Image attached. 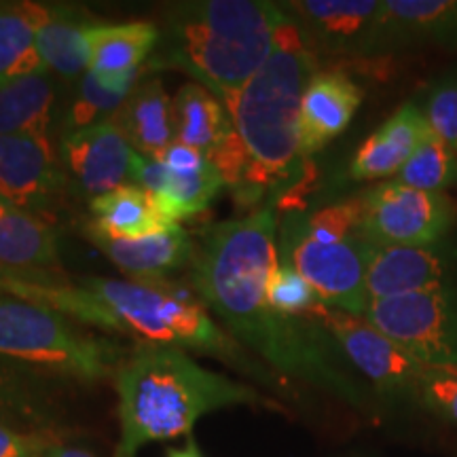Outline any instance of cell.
Here are the masks:
<instances>
[{
  "label": "cell",
  "instance_id": "6da1fadb",
  "mask_svg": "<svg viewBox=\"0 0 457 457\" xmlns=\"http://www.w3.org/2000/svg\"><path fill=\"white\" fill-rule=\"evenodd\" d=\"M278 265V216L267 205L205 228L195 244L188 279L239 345L286 377L360 404L362 392L341 369L333 337L307 316H282L267 305V282Z\"/></svg>",
  "mask_w": 457,
  "mask_h": 457
},
{
  "label": "cell",
  "instance_id": "7a4b0ae2",
  "mask_svg": "<svg viewBox=\"0 0 457 457\" xmlns=\"http://www.w3.org/2000/svg\"><path fill=\"white\" fill-rule=\"evenodd\" d=\"M112 386L121 424L114 457H136L148 443L188 436L212 411L267 404L254 387L204 369L185 350L146 341L125 353Z\"/></svg>",
  "mask_w": 457,
  "mask_h": 457
},
{
  "label": "cell",
  "instance_id": "3957f363",
  "mask_svg": "<svg viewBox=\"0 0 457 457\" xmlns=\"http://www.w3.org/2000/svg\"><path fill=\"white\" fill-rule=\"evenodd\" d=\"M265 0H193L168 11L146 71H180L227 108L261 71L286 21Z\"/></svg>",
  "mask_w": 457,
  "mask_h": 457
},
{
  "label": "cell",
  "instance_id": "277c9868",
  "mask_svg": "<svg viewBox=\"0 0 457 457\" xmlns=\"http://www.w3.org/2000/svg\"><path fill=\"white\" fill-rule=\"evenodd\" d=\"M316 72L318 54L288 15L271 55L227 108L248 157L237 202L254 205L271 188H286L301 179L305 159L299 148V112Z\"/></svg>",
  "mask_w": 457,
  "mask_h": 457
},
{
  "label": "cell",
  "instance_id": "5b68a950",
  "mask_svg": "<svg viewBox=\"0 0 457 457\" xmlns=\"http://www.w3.org/2000/svg\"><path fill=\"white\" fill-rule=\"evenodd\" d=\"M358 197L286 216L279 233V262L295 267L335 310L364 316L369 310L367 270L373 244L360 233Z\"/></svg>",
  "mask_w": 457,
  "mask_h": 457
},
{
  "label": "cell",
  "instance_id": "8992f818",
  "mask_svg": "<svg viewBox=\"0 0 457 457\" xmlns=\"http://www.w3.org/2000/svg\"><path fill=\"white\" fill-rule=\"evenodd\" d=\"M77 286L106 307L121 333L157 345L225 358L231 364H250L244 347L216 327L195 290L168 279L81 278Z\"/></svg>",
  "mask_w": 457,
  "mask_h": 457
},
{
  "label": "cell",
  "instance_id": "52a82bcc",
  "mask_svg": "<svg viewBox=\"0 0 457 457\" xmlns=\"http://www.w3.org/2000/svg\"><path fill=\"white\" fill-rule=\"evenodd\" d=\"M125 352L117 341L89 333L71 316L15 296H0V358L62 379H112Z\"/></svg>",
  "mask_w": 457,
  "mask_h": 457
},
{
  "label": "cell",
  "instance_id": "ba28073f",
  "mask_svg": "<svg viewBox=\"0 0 457 457\" xmlns=\"http://www.w3.org/2000/svg\"><path fill=\"white\" fill-rule=\"evenodd\" d=\"M364 318L424 367H457V284L370 301Z\"/></svg>",
  "mask_w": 457,
  "mask_h": 457
},
{
  "label": "cell",
  "instance_id": "9c48e42d",
  "mask_svg": "<svg viewBox=\"0 0 457 457\" xmlns=\"http://www.w3.org/2000/svg\"><path fill=\"white\" fill-rule=\"evenodd\" d=\"M360 233L375 245H430L447 239L457 204L447 193H430L386 180L360 195Z\"/></svg>",
  "mask_w": 457,
  "mask_h": 457
},
{
  "label": "cell",
  "instance_id": "30bf717a",
  "mask_svg": "<svg viewBox=\"0 0 457 457\" xmlns=\"http://www.w3.org/2000/svg\"><path fill=\"white\" fill-rule=\"evenodd\" d=\"M307 318L327 330L339 352L373 384L384 398L415 400L417 384L424 373L420 364L398 343L373 327L364 316L335 310L318 303Z\"/></svg>",
  "mask_w": 457,
  "mask_h": 457
},
{
  "label": "cell",
  "instance_id": "8fae6325",
  "mask_svg": "<svg viewBox=\"0 0 457 457\" xmlns=\"http://www.w3.org/2000/svg\"><path fill=\"white\" fill-rule=\"evenodd\" d=\"M134 180L171 225H180V220L208 210L220 188L227 187L208 157L179 142L159 157H142L138 153Z\"/></svg>",
  "mask_w": 457,
  "mask_h": 457
},
{
  "label": "cell",
  "instance_id": "7c38bea8",
  "mask_svg": "<svg viewBox=\"0 0 457 457\" xmlns=\"http://www.w3.org/2000/svg\"><path fill=\"white\" fill-rule=\"evenodd\" d=\"M457 284V242L430 245H375L369 256V303L400 295L426 293Z\"/></svg>",
  "mask_w": 457,
  "mask_h": 457
},
{
  "label": "cell",
  "instance_id": "4fadbf2b",
  "mask_svg": "<svg viewBox=\"0 0 457 457\" xmlns=\"http://www.w3.org/2000/svg\"><path fill=\"white\" fill-rule=\"evenodd\" d=\"M426 45L457 47V0H379L360 57Z\"/></svg>",
  "mask_w": 457,
  "mask_h": 457
},
{
  "label": "cell",
  "instance_id": "5bb4252c",
  "mask_svg": "<svg viewBox=\"0 0 457 457\" xmlns=\"http://www.w3.org/2000/svg\"><path fill=\"white\" fill-rule=\"evenodd\" d=\"M62 155L74 180L89 199L111 193L134 180L138 153L129 146L112 117L66 134Z\"/></svg>",
  "mask_w": 457,
  "mask_h": 457
},
{
  "label": "cell",
  "instance_id": "9a60e30c",
  "mask_svg": "<svg viewBox=\"0 0 457 457\" xmlns=\"http://www.w3.org/2000/svg\"><path fill=\"white\" fill-rule=\"evenodd\" d=\"M159 38H162V28L153 21H123V24L96 21L85 32L89 72L98 79L102 87L129 96L142 64L155 54Z\"/></svg>",
  "mask_w": 457,
  "mask_h": 457
},
{
  "label": "cell",
  "instance_id": "2e32d148",
  "mask_svg": "<svg viewBox=\"0 0 457 457\" xmlns=\"http://www.w3.org/2000/svg\"><path fill=\"white\" fill-rule=\"evenodd\" d=\"M64 187L49 138L0 134V193L17 208H47Z\"/></svg>",
  "mask_w": 457,
  "mask_h": 457
},
{
  "label": "cell",
  "instance_id": "e0dca14e",
  "mask_svg": "<svg viewBox=\"0 0 457 457\" xmlns=\"http://www.w3.org/2000/svg\"><path fill=\"white\" fill-rule=\"evenodd\" d=\"M313 51L360 55L379 11V0H293L279 4Z\"/></svg>",
  "mask_w": 457,
  "mask_h": 457
},
{
  "label": "cell",
  "instance_id": "ac0fdd59",
  "mask_svg": "<svg viewBox=\"0 0 457 457\" xmlns=\"http://www.w3.org/2000/svg\"><path fill=\"white\" fill-rule=\"evenodd\" d=\"M364 100V89L343 71H318L307 83L299 112L303 159L316 155L343 134Z\"/></svg>",
  "mask_w": 457,
  "mask_h": 457
},
{
  "label": "cell",
  "instance_id": "d6986e66",
  "mask_svg": "<svg viewBox=\"0 0 457 457\" xmlns=\"http://www.w3.org/2000/svg\"><path fill=\"white\" fill-rule=\"evenodd\" d=\"M87 236L129 279H163L191 265L195 254V242L180 225L140 239L117 237L89 225Z\"/></svg>",
  "mask_w": 457,
  "mask_h": 457
},
{
  "label": "cell",
  "instance_id": "ffe728a7",
  "mask_svg": "<svg viewBox=\"0 0 457 457\" xmlns=\"http://www.w3.org/2000/svg\"><path fill=\"white\" fill-rule=\"evenodd\" d=\"M430 136L421 108L415 102H404L362 142L352 159L350 176L353 180H379L398 174Z\"/></svg>",
  "mask_w": 457,
  "mask_h": 457
},
{
  "label": "cell",
  "instance_id": "44dd1931",
  "mask_svg": "<svg viewBox=\"0 0 457 457\" xmlns=\"http://www.w3.org/2000/svg\"><path fill=\"white\" fill-rule=\"evenodd\" d=\"M171 106H174L176 142L195 148L210 162H216L222 153L239 142L231 112L202 85H182L176 98L171 100Z\"/></svg>",
  "mask_w": 457,
  "mask_h": 457
},
{
  "label": "cell",
  "instance_id": "7402d4cb",
  "mask_svg": "<svg viewBox=\"0 0 457 457\" xmlns=\"http://www.w3.org/2000/svg\"><path fill=\"white\" fill-rule=\"evenodd\" d=\"M129 146L142 157H159L176 142L174 106L159 79L142 81L111 114Z\"/></svg>",
  "mask_w": 457,
  "mask_h": 457
},
{
  "label": "cell",
  "instance_id": "603a6c76",
  "mask_svg": "<svg viewBox=\"0 0 457 457\" xmlns=\"http://www.w3.org/2000/svg\"><path fill=\"white\" fill-rule=\"evenodd\" d=\"M96 21L85 11L66 4L41 3L37 28V49L47 71L66 79H77L89 71L85 32Z\"/></svg>",
  "mask_w": 457,
  "mask_h": 457
},
{
  "label": "cell",
  "instance_id": "cb8c5ba5",
  "mask_svg": "<svg viewBox=\"0 0 457 457\" xmlns=\"http://www.w3.org/2000/svg\"><path fill=\"white\" fill-rule=\"evenodd\" d=\"M55 89L49 71L0 87V134L49 138Z\"/></svg>",
  "mask_w": 457,
  "mask_h": 457
},
{
  "label": "cell",
  "instance_id": "d4e9b609",
  "mask_svg": "<svg viewBox=\"0 0 457 457\" xmlns=\"http://www.w3.org/2000/svg\"><path fill=\"white\" fill-rule=\"evenodd\" d=\"M89 212L102 231L125 239H140L155 236L171 227L159 214L155 202L138 185H125L104 195L89 199Z\"/></svg>",
  "mask_w": 457,
  "mask_h": 457
},
{
  "label": "cell",
  "instance_id": "484cf974",
  "mask_svg": "<svg viewBox=\"0 0 457 457\" xmlns=\"http://www.w3.org/2000/svg\"><path fill=\"white\" fill-rule=\"evenodd\" d=\"M41 3H0V87L47 71L37 49Z\"/></svg>",
  "mask_w": 457,
  "mask_h": 457
},
{
  "label": "cell",
  "instance_id": "4316f807",
  "mask_svg": "<svg viewBox=\"0 0 457 457\" xmlns=\"http://www.w3.org/2000/svg\"><path fill=\"white\" fill-rule=\"evenodd\" d=\"M0 262L7 267H55L57 236L47 222L11 204H0Z\"/></svg>",
  "mask_w": 457,
  "mask_h": 457
},
{
  "label": "cell",
  "instance_id": "83f0119b",
  "mask_svg": "<svg viewBox=\"0 0 457 457\" xmlns=\"http://www.w3.org/2000/svg\"><path fill=\"white\" fill-rule=\"evenodd\" d=\"M0 293L24 299L41 305L54 307V310L66 313V316L77 318L79 322L91 324V327L104 328L106 313L104 307L91 296L87 290L71 284H38L28 282L20 278H0Z\"/></svg>",
  "mask_w": 457,
  "mask_h": 457
},
{
  "label": "cell",
  "instance_id": "f1b7e54d",
  "mask_svg": "<svg viewBox=\"0 0 457 457\" xmlns=\"http://www.w3.org/2000/svg\"><path fill=\"white\" fill-rule=\"evenodd\" d=\"M398 180L421 191L445 193L457 185V155L432 134L398 171Z\"/></svg>",
  "mask_w": 457,
  "mask_h": 457
},
{
  "label": "cell",
  "instance_id": "f546056e",
  "mask_svg": "<svg viewBox=\"0 0 457 457\" xmlns=\"http://www.w3.org/2000/svg\"><path fill=\"white\" fill-rule=\"evenodd\" d=\"M0 421H21L30 426H49L47 403L38 394L30 375L0 362Z\"/></svg>",
  "mask_w": 457,
  "mask_h": 457
},
{
  "label": "cell",
  "instance_id": "4dcf8cb0",
  "mask_svg": "<svg viewBox=\"0 0 457 457\" xmlns=\"http://www.w3.org/2000/svg\"><path fill=\"white\" fill-rule=\"evenodd\" d=\"M265 299L273 312L290 318H303L320 303V296L312 284L286 262H279L276 271L271 273Z\"/></svg>",
  "mask_w": 457,
  "mask_h": 457
},
{
  "label": "cell",
  "instance_id": "1f68e13d",
  "mask_svg": "<svg viewBox=\"0 0 457 457\" xmlns=\"http://www.w3.org/2000/svg\"><path fill=\"white\" fill-rule=\"evenodd\" d=\"M420 108L432 134L438 136L457 155V71L432 83Z\"/></svg>",
  "mask_w": 457,
  "mask_h": 457
},
{
  "label": "cell",
  "instance_id": "d6a6232c",
  "mask_svg": "<svg viewBox=\"0 0 457 457\" xmlns=\"http://www.w3.org/2000/svg\"><path fill=\"white\" fill-rule=\"evenodd\" d=\"M125 100H128V96L114 94V91L102 87L98 79L87 71L83 74L81 85H79L77 98H74L71 111H68V134L98 123L102 114H114Z\"/></svg>",
  "mask_w": 457,
  "mask_h": 457
},
{
  "label": "cell",
  "instance_id": "836d02e7",
  "mask_svg": "<svg viewBox=\"0 0 457 457\" xmlns=\"http://www.w3.org/2000/svg\"><path fill=\"white\" fill-rule=\"evenodd\" d=\"M415 403L457 426V367H424Z\"/></svg>",
  "mask_w": 457,
  "mask_h": 457
},
{
  "label": "cell",
  "instance_id": "e575fe53",
  "mask_svg": "<svg viewBox=\"0 0 457 457\" xmlns=\"http://www.w3.org/2000/svg\"><path fill=\"white\" fill-rule=\"evenodd\" d=\"M51 445L54 441L41 432H20L0 421V457H45Z\"/></svg>",
  "mask_w": 457,
  "mask_h": 457
},
{
  "label": "cell",
  "instance_id": "d590c367",
  "mask_svg": "<svg viewBox=\"0 0 457 457\" xmlns=\"http://www.w3.org/2000/svg\"><path fill=\"white\" fill-rule=\"evenodd\" d=\"M45 457H96L91 455L89 451L85 449H79V447H66V445H57L54 443L49 447L47 453H45Z\"/></svg>",
  "mask_w": 457,
  "mask_h": 457
},
{
  "label": "cell",
  "instance_id": "8d00e7d4",
  "mask_svg": "<svg viewBox=\"0 0 457 457\" xmlns=\"http://www.w3.org/2000/svg\"><path fill=\"white\" fill-rule=\"evenodd\" d=\"M165 457H204L202 451H199L197 443L193 441V438H188V443L185 445V447L180 449H170L168 455Z\"/></svg>",
  "mask_w": 457,
  "mask_h": 457
},
{
  "label": "cell",
  "instance_id": "74e56055",
  "mask_svg": "<svg viewBox=\"0 0 457 457\" xmlns=\"http://www.w3.org/2000/svg\"><path fill=\"white\" fill-rule=\"evenodd\" d=\"M0 204H9V202H7V197H4L3 193H0ZM11 205H13V204H11Z\"/></svg>",
  "mask_w": 457,
  "mask_h": 457
}]
</instances>
